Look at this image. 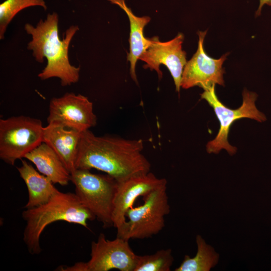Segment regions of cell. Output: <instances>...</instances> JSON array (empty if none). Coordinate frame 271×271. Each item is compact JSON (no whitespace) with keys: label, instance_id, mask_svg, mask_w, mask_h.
<instances>
[{"label":"cell","instance_id":"cell-19","mask_svg":"<svg viewBox=\"0 0 271 271\" xmlns=\"http://www.w3.org/2000/svg\"><path fill=\"white\" fill-rule=\"evenodd\" d=\"M173 261L172 249H162L152 254L138 255L134 271H170Z\"/></svg>","mask_w":271,"mask_h":271},{"label":"cell","instance_id":"cell-20","mask_svg":"<svg viewBox=\"0 0 271 271\" xmlns=\"http://www.w3.org/2000/svg\"><path fill=\"white\" fill-rule=\"evenodd\" d=\"M265 5L271 6V0H259V6L255 14L256 17L261 15L262 8Z\"/></svg>","mask_w":271,"mask_h":271},{"label":"cell","instance_id":"cell-3","mask_svg":"<svg viewBox=\"0 0 271 271\" xmlns=\"http://www.w3.org/2000/svg\"><path fill=\"white\" fill-rule=\"evenodd\" d=\"M22 217L26 223L23 240L29 253L33 255L41 252L40 238L50 224L63 221L88 228V221L96 218L75 193L60 191L45 203L26 209L22 212Z\"/></svg>","mask_w":271,"mask_h":271},{"label":"cell","instance_id":"cell-11","mask_svg":"<svg viewBox=\"0 0 271 271\" xmlns=\"http://www.w3.org/2000/svg\"><path fill=\"white\" fill-rule=\"evenodd\" d=\"M207 31H198V48L191 59L187 62L182 73L181 87L184 89L198 86L204 90L213 85H224L222 65L228 53L219 59L210 57L204 48V41Z\"/></svg>","mask_w":271,"mask_h":271},{"label":"cell","instance_id":"cell-2","mask_svg":"<svg viewBox=\"0 0 271 271\" xmlns=\"http://www.w3.org/2000/svg\"><path fill=\"white\" fill-rule=\"evenodd\" d=\"M58 22V15L53 12L48 14L45 20L41 19L35 27L26 24L25 30L32 36L27 48L32 51L35 60L39 63H43L44 58L47 60L46 67L38 77L41 80L59 78L61 85L66 86L77 82L79 79L80 67L72 65L68 57L69 45L79 27L70 26L65 31V38L60 40Z\"/></svg>","mask_w":271,"mask_h":271},{"label":"cell","instance_id":"cell-17","mask_svg":"<svg viewBox=\"0 0 271 271\" xmlns=\"http://www.w3.org/2000/svg\"><path fill=\"white\" fill-rule=\"evenodd\" d=\"M197 251L195 256L186 255L175 271H209L218 263L219 255L211 245L207 244L200 235L196 237Z\"/></svg>","mask_w":271,"mask_h":271},{"label":"cell","instance_id":"cell-5","mask_svg":"<svg viewBox=\"0 0 271 271\" xmlns=\"http://www.w3.org/2000/svg\"><path fill=\"white\" fill-rule=\"evenodd\" d=\"M166 190L164 185L145 196L142 205L129 209L127 219L116 236L129 240L147 238L159 233L165 226V216L170 211Z\"/></svg>","mask_w":271,"mask_h":271},{"label":"cell","instance_id":"cell-8","mask_svg":"<svg viewBox=\"0 0 271 271\" xmlns=\"http://www.w3.org/2000/svg\"><path fill=\"white\" fill-rule=\"evenodd\" d=\"M138 255L129 246L128 240L117 237L107 239L100 233L96 241L91 243L90 258L87 262H77L71 266H60L58 270L134 271Z\"/></svg>","mask_w":271,"mask_h":271},{"label":"cell","instance_id":"cell-10","mask_svg":"<svg viewBox=\"0 0 271 271\" xmlns=\"http://www.w3.org/2000/svg\"><path fill=\"white\" fill-rule=\"evenodd\" d=\"M184 39L182 33L166 42L160 41L157 36L150 38L149 46L139 59L146 63L144 68L156 71L160 79L163 76L160 67L165 65L173 77L177 92L180 91L182 73L187 63L186 53L182 49Z\"/></svg>","mask_w":271,"mask_h":271},{"label":"cell","instance_id":"cell-9","mask_svg":"<svg viewBox=\"0 0 271 271\" xmlns=\"http://www.w3.org/2000/svg\"><path fill=\"white\" fill-rule=\"evenodd\" d=\"M48 123H55L79 132L94 126L97 118L93 103L80 94L66 93L50 102Z\"/></svg>","mask_w":271,"mask_h":271},{"label":"cell","instance_id":"cell-7","mask_svg":"<svg viewBox=\"0 0 271 271\" xmlns=\"http://www.w3.org/2000/svg\"><path fill=\"white\" fill-rule=\"evenodd\" d=\"M215 85L204 90L201 94V98L205 99L213 108L220 122L218 133L215 139L208 143L207 151L208 153L217 154L222 149H225L230 155H233L237 149L230 145L228 141L230 128L233 123L242 118H249L262 122L265 121L266 118L255 105L257 95L255 92L244 89L242 92V105L237 109H232L226 107L219 100L215 93Z\"/></svg>","mask_w":271,"mask_h":271},{"label":"cell","instance_id":"cell-4","mask_svg":"<svg viewBox=\"0 0 271 271\" xmlns=\"http://www.w3.org/2000/svg\"><path fill=\"white\" fill-rule=\"evenodd\" d=\"M75 194L104 228L113 226L112 213L117 181L106 174L77 169L71 173Z\"/></svg>","mask_w":271,"mask_h":271},{"label":"cell","instance_id":"cell-18","mask_svg":"<svg viewBox=\"0 0 271 271\" xmlns=\"http://www.w3.org/2000/svg\"><path fill=\"white\" fill-rule=\"evenodd\" d=\"M41 7L46 10L44 0H6L0 5V39L4 35L9 24L21 11L31 7Z\"/></svg>","mask_w":271,"mask_h":271},{"label":"cell","instance_id":"cell-13","mask_svg":"<svg viewBox=\"0 0 271 271\" xmlns=\"http://www.w3.org/2000/svg\"><path fill=\"white\" fill-rule=\"evenodd\" d=\"M82 132L55 123L43 128V142L57 153L70 174L76 170Z\"/></svg>","mask_w":271,"mask_h":271},{"label":"cell","instance_id":"cell-6","mask_svg":"<svg viewBox=\"0 0 271 271\" xmlns=\"http://www.w3.org/2000/svg\"><path fill=\"white\" fill-rule=\"evenodd\" d=\"M42 121L21 115L0 119V158L14 165L43 142Z\"/></svg>","mask_w":271,"mask_h":271},{"label":"cell","instance_id":"cell-16","mask_svg":"<svg viewBox=\"0 0 271 271\" xmlns=\"http://www.w3.org/2000/svg\"><path fill=\"white\" fill-rule=\"evenodd\" d=\"M107 1L120 7L128 16L130 25L129 52L127 54L126 58L127 61L130 63L131 77L134 81L138 83L136 73V64L150 43L149 38L145 37L144 31L146 26L150 22L151 18L148 16L139 17L135 16L131 10L126 6L124 0Z\"/></svg>","mask_w":271,"mask_h":271},{"label":"cell","instance_id":"cell-14","mask_svg":"<svg viewBox=\"0 0 271 271\" xmlns=\"http://www.w3.org/2000/svg\"><path fill=\"white\" fill-rule=\"evenodd\" d=\"M24 159L33 163L40 173L54 184L66 186L71 180V174L60 157L44 142L27 154Z\"/></svg>","mask_w":271,"mask_h":271},{"label":"cell","instance_id":"cell-1","mask_svg":"<svg viewBox=\"0 0 271 271\" xmlns=\"http://www.w3.org/2000/svg\"><path fill=\"white\" fill-rule=\"evenodd\" d=\"M141 139L98 137L89 129L82 132L76 169H96L121 181L150 172L151 164L142 154Z\"/></svg>","mask_w":271,"mask_h":271},{"label":"cell","instance_id":"cell-15","mask_svg":"<svg viewBox=\"0 0 271 271\" xmlns=\"http://www.w3.org/2000/svg\"><path fill=\"white\" fill-rule=\"evenodd\" d=\"M21 161V166L17 168L28 189V200L25 209L45 203L60 191L48 177L37 171L32 164L25 160Z\"/></svg>","mask_w":271,"mask_h":271},{"label":"cell","instance_id":"cell-12","mask_svg":"<svg viewBox=\"0 0 271 271\" xmlns=\"http://www.w3.org/2000/svg\"><path fill=\"white\" fill-rule=\"evenodd\" d=\"M167 184L165 179L158 178L150 172L117 181L112 213L113 226L117 231L126 222V213L138 198Z\"/></svg>","mask_w":271,"mask_h":271}]
</instances>
